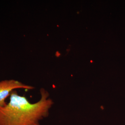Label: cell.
<instances>
[{
  "mask_svg": "<svg viewBox=\"0 0 125 125\" xmlns=\"http://www.w3.org/2000/svg\"><path fill=\"white\" fill-rule=\"evenodd\" d=\"M41 98L31 103L16 90L9 96V102L0 106V125H40V121L48 116L53 102L45 89L40 90Z\"/></svg>",
  "mask_w": 125,
  "mask_h": 125,
  "instance_id": "6da1fadb",
  "label": "cell"
},
{
  "mask_svg": "<svg viewBox=\"0 0 125 125\" xmlns=\"http://www.w3.org/2000/svg\"><path fill=\"white\" fill-rule=\"evenodd\" d=\"M33 86L25 84L19 81L14 79L0 81V106L4 107L7 103L6 100L10 96L11 93L17 89H32Z\"/></svg>",
  "mask_w": 125,
  "mask_h": 125,
  "instance_id": "7a4b0ae2",
  "label": "cell"
}]
</instances>
